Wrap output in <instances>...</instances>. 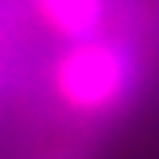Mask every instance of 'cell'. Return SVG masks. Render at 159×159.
I'll return each instance as SVG.
<instances>
[{
	"label": "cell",
	"mask_w": 159,
	"mask_h": 159,
	"mask_svg": "<svg viewBox=\"0 0 159 159\" xmlns=\"http://www.w3.org/2000/svg\"><path fill=\"white\" fill-rule=\"evenodd\" d=\"M141 81V67L126 44L85 41L59 63V93L78 107L122 104Z\"/></svg>",
	"instance_id": "cell-1"
},
{
	"label": "cell",
	"mask_w": 159,
	"mask_h": 159,
	"mask_svg": "<svg viewBox=\"0 0 159 159\" xmlns=\"http://www.w3.org/2000/svg\"><path fill=\"white\" fill-rule=\"evenodd\" d=\"M41 11L63 37H74L81 44L104 26V0H41Z\"/></svg>",
	"instance_id": "cell-2"
},
{
	"label": "cell",
	"mask_w": 159,
	"mask_h": 159,
	"mask_svg": "<svg viewBox=\"0 0 159 159\" xmlns=\"http://www.w3.org/2000/svg\"><path fill=\"white\" fill-rule=\"evenodd\" d=\"M44 159H85V152H78V148H67V152H56V156H44Z\"/></svg>",
	"instance_id": "cell-3"
}]
</instances>
